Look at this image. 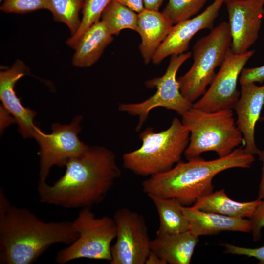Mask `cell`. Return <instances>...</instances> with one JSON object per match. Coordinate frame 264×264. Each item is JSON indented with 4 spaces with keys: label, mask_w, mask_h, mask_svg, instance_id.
<instances>
[{
    "label": "cell",
    "mask_w": 264,
    "mask_h": 264,
    "mask_svg": "<svg viewBox=\"0 0 264 264\" xmlns=\"http://www.w3.org/2000/svg\"><path fill=\"white\" fill-rule=\"evenodd\" d=\"M65 174L52 185L39 181L41 202L65 208H90L102 202L121 172L114 154L89 147L66 162Z\"/></svg>",
    "instance_id": "obj_1"
},
{
    "label": "cell",
    "mask_w": 264,
    "mask_h": 264,
    "mask_svg": "<svg viewBox=\"0 0 264 264\" xmlns=\"http://www.w3.org/2000/svg\"><path fill=\"white\" fill-rule=\"evenodd\" d=\"M79 234L73 221L45 222L11 205L0 190V264H31L53 245H69Z\"/></svg>",
    "instance_id": "obj_2"
},
{
    "label": "cell",
    "mask_w": 264,
    "mask_h": 264,
    "mask_svg": "<svg viewBox=\"0 0 264 264\" xmlns=\"http://www.w3.org/2000/svg\"><path fill=\"white\" fill-rule=\"evenodd\" d=\"M253 155L237 148L227 156L214 160L198 157L179 161L167 171L150 176L142 184L143 191L148 196L175 198L185 206L193 205L213 192L215 176L229 169L250 167Z\"/></svg>",
    "instance_id": "obj_3"
},
{
    "label": "cell",
    "mask_w": 264,
    "mask_h": 264,
    "mask_svg": "<svg viewBox=\"0 0 264 264\" xmlns=\"http://www.w3.org/2000/svg\"><path fill=\"white\" fill-rule=\"evenodd\" d=\"M139 137L141 146L123 154V165L137 175L151 176L171 169L180 161L189 144L190 132L175 117L167 129L156 132L147 128Z\"/></svg>",
    "instance_id": "obj_4"
},
{
    "label": "cell",
    "mask_w": 264,
    "mask_h": 264,
    "mask_svg": "<svg viewBox=\"0 0 264 264\" xmlns=\"http://www.w3.org/2000/svg\"><path fill=\"white\" fill-rule=\"evenodd\" d=\"M181 122L190 132L184 153L187 160L208 151L216 152L219 157H225L244 143L232 109L208 112L193 106L182 115Z\"/></svg>",
    "instance_id": "obj_5"
},
{
    "label": "cell",
    "mask_w": 264,
    "mask_h": 264,
    "mask_svg": "<svg viewBox=\"0 0 264 264\" xmlns=\"http://www.w3.org/2000/svg\"><path fill=\"white\" fill-rule=\"evenodd\" d=\"M232 38L228 22H223L207 35L198 39L193 47L194 62L189 70L177 79L182 95L193 104L202 96L230 50Z\"/></svg>",
    "instance_id": "obj_6"
},
{
    "label": "cell",
    "mask_w": 264,
    "mask_h": 264,
    "mask_svg": "<svg viewBox=\"0 0 264 264\" xmlns=\"http://www.w3.org/2000/svg\"><path fill=\"white\" fill-rule=\"evenodd\" d=\"M73 224L79 237L57 253L56 262L65 264L80 258L110 262L111 259V243L116 237L114 219L107 216L97 218L90 208L86 207L81 209Z\"/></svg>",
    "instance_id": "obj_7"
},
{
    "label": "cell",
    "mask_w": 264,
    "mask_h": 264,
    "mask_svg": "<svg viewBox=\"0 0 264 264\" xmlns=\"http://www.w3.org/2000/svg\"><path fill=\"white\" fill-rule=\"evenodd\" d=\"M191 55V52L172 55L164 75L146 81L145 85L148 88H156L154 94L139 103H122L119 105L120 111L138 117L137 131H140L150 111L154 108L163 107L175 111L182 116L193 107V104L181 94L176 78L178 70Z\"/></svg>",
    "instance_id": "obj_8"
},
{
    "label": "cell",
    "mask_w": 264,
    "mask_h": 264,
    "mask_svg": "<svg viewBox=\"0 0 264 264\" xmlns=\"http://www.w3.org/2000/svg\"><path fill=\"white\" fill-rule=\"evenodd\" d=\"M82 120V116H78L68 125L54 123L49 134L44 133L36 127L33 137L40 146L39 181H46L52 166H65L68 160L87 149L88 146L78 136Z\"/></svg>",
    "instance_id": "obj_9"
},
{
    "label": "cell",
    "mask_w": 264,
    "mask_h": 264,
    "mask_svg": "<svg viewBox=\"0 0 264 264\" xmlns=\"http://www.w3.org/2000/svg\"><path fill=\"white\" fill-rule=\"evenodd\" d=\"M116 241L111 246L110 264H145L151 252L144 217L127 208L116 210Z\"/></svg>",
    "instance_id": "obj_10"
},
{
    "label": "cell",
    "mask_w": 264,
    "mask_h": 264,
    "mask_svg": "<svg viewBox=\"0 0 264 264\" xmlns=\"http://www.w3.org/2000/svg\"><path fill=\"white\" fill-rule=\"evenodd\" d=\"M254 53L248 50L238 54L230 49L209 88L193 106L208 112L234 109L240 96L237 88L239 77Z\"/></svg>",
    "instance_id": "obj_11"
},
{
    "label": "cell",
    "mask_w": 264,
    "mask_h": 264,
    "mask_svg": "<svg viewBox=\"0 0 264 264\" xmlns=\"http://www.w3.org/2000/svg\"><path fill=\"white\" fill-rule=\"evenodd\" d=\"M232 38L231 51L244 53L259 38L264 0H236L226 3Z\"/></svg>",
    "instance_id": "obj_12"
},
{
    "label": "cell",
    "mask_w": 264,
    "mask_h": 264,
    "mask_svg": "<svg viewBox=\"0 0 264 264\" xmlns=\"http://www.w3.org/2000/svg\"><path fill=\"white\" fill-rule=\"evenodd\" d=\"M225 0H214L202 13L173 25L168 35L154 53L152 61L161 63L169 56L185 53L193 37L198 31L212 29Z\"/></svg>",
    "instance_id": "obj_13"
},
{
    "label": "cell",
    "mask_w": 264,
    "mask_h": 264,
    "mask_svg": "<svg viewBox=\"0 0 264 264\" xmlns=\"http://www.w3.org/2000/svg\"><path fill=\"white\" fill-rule=\"evenodd\" d=\"M29 70L22 60H16L9 68L0 73V99L5 110L14 117L18 131L24 138L33 137L36 113L22 105L17 95L15 86L17 81L29 73Z\"/></svg>",
    "instance_id": "obj_14"
},
{
    "label": "cell",
    "mask_w": 264,
    "mask_h": 264,
    "mask_svg": "<svg viewBox=\"0 0 264 264\" xmlns=\"http://www.w3.org/2000/svg\"><path fill=\"white\" fill-rule=\"evenodd\" d=\"M241 85L240 96L234 108L237 115L236 123L243 136L245 151L258 154L260 150L255 143V128L264 104V85L248 83Z\"/></svg>",
    "instance_id": "obj_15"
},
{
    "label": "cell",
    "mask_w": 264,
    "mask_h": 264,
    "mask_svg": "<svg viewBox=\"0 0 264 264\" xmlns=\"http://www.w3.org/2000/svg\"><path fill=\"white\" fill-rule=\"evenodd\" d=\"M189 222V231L196 236L217 234L222 231L250 232V220L205 212L192 206H183Z\"/></svg>",
    "instance_id": "obj_16"
},
{
    "label": "cell",
    "mask_w": 264,
    "mask_h": 264,
    "mask_svg": "<svg viewBox=\"0 0 264 264\" xmlns=\"http://www.w3.org/2000/svg\"><path fill=\"white\" fill-rule=\"evenodd\" d=\"M162 12L144 9L138 13L137 31L141 38L139 50L146 64L153 57L172 26Z\"/></svg>",
    "instance_id": "obj_17"
},
{
    "label": "cell",
    "mask_w": 264,
    "mask_h": 264,
    "mask_svg": "<svg viewBox=\"0 0 264 264\" xmlns=\"http://www.w3.org/2000/svg\"><path fill=\"white\" fill-rule=\"evenodd\" d=\"M199 237L190 231L176 234H162L151 241V250L165 264H189Z\"/></svg>",
    "instance_id": "obj_18"
},
{
    "label": "cell",
    "mask_w": 264,
    "mask_h": 264,
    "mask_svg": "<svg viewBox=\"0 0 264 264\" xmlns=\"http://www.w3.org/2000/svg\"><path fill=\"white\" fill-rule=\"evenodd\" d=\"M113 40L104 22L100 20L89 27L80 38L74 48L72 65L88 67L100 58L105 49Z\"/></svg>",
    "instance_id": "obj_19"
},
{
    "label": "cell",
    "mask_w": 264,
    "mask_h": 264,
    "mask_svg": "<svg viewBox=\"0 0 264 264\" xmlns=\"http://www.w3.org/2000/svg\"><path fill=\"white\" fill-rule=\"evenodd\" d=\"M261 201L258 198L249 202L237 201L229 198L222 189L201 198L192 206L201 211L231 217L251 218Z\"/></svg>",
    "instance_id": "obj_20"
},
{
    "label": "cell",
    "mask_w": 264,
    "mask_h": 264,
    "mask_svg": "<svg viewBox=\"0 0 264 264\" xmlns=\"http://www.w3.org/2000/svg\"><path fill=\"white\" fill-rule=\"evenodd\" d=\"M149 197L154 204L159 218L156 235L176 234L189 231V222L183 211V205L173 198Z\"/></svg>",
    "instance_id": "obj_21"
},
{
    "label": "cell",
    "mask_w": 264,
    "mask_h": 264,
    "mask_svg": "<svg viewBox=\"0 0 264 264\" xmlns=\"http://www.w3.org/2000/svg\"><path fill=\"white\" fill-rule=\"evenodd\" d=\"M100 20L113 36L125 29L137 31L138 13L114 0H110L105 8Z\"/></svg>",
    "instance_id": "obj_22"
},
{
    "label": "cell",
    "mask_w": 264,
    "mask_h": 264,
    "mask_svg": "<svg viewBox=\"0 0 264 264\" xmlns=\"http://www.w3.org/2000/svg\"><path fill=\"white\" fill-rule=\"evenodd\" d=\"M84 0H48V10L54 19L65 24L69 29L71 36L78 30L81 19L80 13L82 10Z\"/></svg>",
    "instance_id": "obj_23"
},
{
    "label": "cell",
    "mask_w": 264,
    "mask_h": 264,
    "mask_svg": "<svg viewBox=\"0 0 264 264\" xmlns=\"http://www.w3.org/2000/svg\"><path fill=\"white\" fill-rule=\"evenodd\" d=\"M111 0H84L81 23L77 32L68 38L66 44L74 49L78 41L85 31L101 19L103 11Z\"/></svg>",
    "instance_id": "obj_24"
},
{
    "label": "cell",
    "mask_w": 264,
    "mask_h": 264,
    "mask_svg": "<svg viewBox=\"0 0 264 264\" xmlns=\"http://www.w3.org/2000/svg\"><path fill=\"white\" fill-rule=\"evenodd\" d=\"M207 0H168L162 13L172 25L191 18L204 7Z\"/></svg>",
    "instance_id": "obj_25"
},
{
    "label": "cell",
    "mask_w": 264,
    "mask_h": 264,
    "mask_svg": "<svg viewBox=\"0 0 264 264\" xmlns=\"http://www.w3.org/2000/svg\"><path fill=\"white\" fill-rule=\"evenodd\" d=\"M0 10L5 13L25 14L42 9L48 10V0H2Z\"/></svg>",
    "instance_id": "obj_26"
},
{
    "label": "cell",
    "mask_w": 264,
    "mask_h": 264,
    "mask_svg": "<svg viewBox=\"0 0 264 264\" xmlns=\"http://www.w3.org/2000/svg\"><path fill=\"white\" fill-rule=\"evenodd\" d=\"M224 252L232 254L244 255L258 260L259 264H264V246L257 248H248L236 246L229 243L222 244Z\"/></svg>",
    "instance_id": "obj_27"
},
{
    "label": "cell",
    "mask_w": 264,
    "mask_h": 264,
    "mask_svg": "<svg viewBox=\"0 0 264 264\" xmlns=\"http://www.w3.org/2000/svg\"><path fill=\"white\" fill-rule=\"evenodd\" d=\"M250 219L253 238L254 241H258L260 238L262 229L264 227V198Z\"/></svg>",
    "instance_id": "obj_28"
},
{
    "label": "cell",
    "mask_w": 264,
    "mask_h": 264,
    "mask_svg": "<svg viewBox=\"0 0 264 264\" xmlns=\"http://www.w3.org/2000/svg\"><path fill=\"white\" fill-rule=\"evenodd\" d=\"M264 81V65L253 68H243L240 74V84L258 82L262 84Z\"/></svg>",
    "instance_id": "obj_29"
},
{
    "label": "cell",
    "mask_w": 264,
    "mask_h": 264,
    "mask_svg": "<svg viewBox=\"0 0 264 264\" xmlns=\"http://www.w3.org/2000/svg\"><path fill=\"white\" fill-rule=\"evenodd\" d=\"M119 2L137 13L141 12L144 9L143 0H111Z\"/></svg>",
    "instance_id": "obj_30"
},
{
    "label": "cell",
    "mask_w": 264,
    "mask_h": 264,
    "mask_svg": "<svg viewBox=\"0 0 264 264\" xmlns=\"http://www.w3.org/2000/svg\"><path fill=\"white\" fill-rule=\"evenodd\" d=\"M259 159L262 162L261 178L258 191V198H264V150L260 151L258 154Z\"/></svg>",
    "instance_id": "obj_31"
},
{
    "label": "cell",
    "mask_w": 264,
    "mask_h": 264,
    "mask_svg": "<svg viewBox=\"0 0 264 264\" xmlns=\"http://www.w3.org/2000/svg\"><path fill=\"white\" fill-rule=\"evenodd\" d=\"M144 8L151 10L159 11L164 0H143Z\"/></svg>",
    "instance_id": "obj_32"
},
{
    "label": "cell",
    "mask_w": 264,
    "mask_h": 264,
    "mask_svg": "<svg viewBox=\"0 0 264 264\" xmlns=\"http://www.w3.org/2000/svg\"><path fill=\"white\" fill-rule=\"evenodd\" d=\"M145 264H165L164 262L156 253L151 250L147 257Z\"/></svg>",
    "instance_id": "obj_33"
},
{
    "label": "cell",
    "mask_w": 264,
    "mask_h": 264,
    "mask_svg": "<svg viewBox=\"0 0 264 264\" xmlns=\"http://www.w3.org/2000/svg\"><path fill=\"white\" fill-rule=\"evenodd\" d=\"M235 0H225V1H224V3H227L228 2H231V1H235Z\"/></svg>",
    "instance_id": "obj_34"
},
{
    "label": "cell",
    "mask_w": 264,
    "mask_h": 264,
    "mask_svg": "<svg viewBox=\"0 0 264 264\" xmlns=\"http://www.w3.org/2000/svg\"><path fill=\"white\" fill-rule=\"evenodd\" d=\"M262 119H263V120H264V117H263V118H262Z\"/></svg>",
    "instance_id": "obj_35"
},
{
    "label": "cell",
    "mask_w": 264,
    "mask_h": 264,
    "mask_svg": "<svg viewBox=\"0 0 264 264\" xmlns=\"http://www.w3.org/2000/svg\"><path fill=\"white\" fill-rule=\"evenodd\" d=\"M2 1V0H0V1L1 2Z\"/></svg>",
    "instance_id": "obj_36"
}]
</instances>
